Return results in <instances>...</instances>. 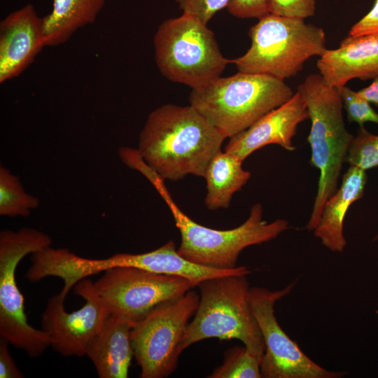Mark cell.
Masks as SVG:
<instances>
[{
  "mask_svg": "<svg viewBox=\"0 0 378 378\" xmlns=\"http://www.w3.org/2000/svg\"><path fill=\"white\" fill-rule=\"evenodd\" d=\"M197 286L199 304L183 337L181 352L206 339H236L261 361L265 344L252 310L247 275L208 279Z\"/></svg>",
  "mask_w": 378,
  "mask_h": 378,
  "instance_id": "cell-5",
  "label": "cell"
},
{
  "mask_svg": "<svg viewBox=\"0 0 378 378\" xmlns=\"http://www.w3.org/2000/svg\"><path fill=\"white\" fill-rule=\"evenodd\" d=\"M37 197L27 193L19 178L5 167H0V215L28 216L38 207Z\"/></svg>",
  "mask_w": 378,
  "mask_h": 378,
  "instance_id": "cell-21",
  "label": "cell"
},
{
  "mask_svg": "<svg viewBox=\"0 0 378 378\" xmlns=\"http://www.w3.org/2000/svg\"><path fill=\"white\" fill-rule=\"evenodd\" d=\"M146 167H146L145 168H146ZM145 168H144V169H145ZM144 169L142 170V174H143V171L144 170Z\"/></svg>",
  "mask_w": 378,
  "mask_h": 378,
  "instance_id": "cell-32",
  "label": "cell"
},
{
  "mask_svg": "<svg viewBox=\"0 0 378 378\" xmlns=\"http://www.w3.org/2000/svg\"><path fill=\"white\" fill-rule=\"evenodd\" d=\"M269 13L305 19L315 13V0H267Z\"/></svg>",
  "mask_w": 378,
  "mask_h": 378,
  "instance_id": "cell-25",
  "label": "cell"
},
{
  "mask_svg": "<svg viewBox=\"0 0 378 378\" xmlns=\"http://www.w3.org/2000/svg\"><path fill=\"white\" fill-rule=\"evenodd\" d=\"M378 33V0H375L372 9L349 30L350 36H360Z\"/></svg>",
  "mask_w": 378,
  "mask_h": 378,
  "instance_id": "cell-28",
  "label": "cell"
},
{
  "mask_svg": "<svg viewBox=\"0 0 378 378\" xmlns=\"http://www.w3.org/2000/svg\"><path fill=\"white\" fill-rule=\"evenodd\" d=\"M148 180L167 204L181 234L178 253L197 265L218 268L237 267L241 251L251 246L270 241L288 229V222L282 218L268 223L263 218L260 204H255L247 219L230 230H217L204 226L187 216L174 202L162 180L156 173Z\"/></svg>",
  "mask_w": 378,
  "mask_h": 378,
  "instance_id": "cell-4",
  "label": "cell"
},
{
  "mask_svg": "<svg viewBox=\"0 0 378 378\" xmlns=\"http://www.w3.org/2000/svg\"><path fill=\"white\" fill-rule=\"evenodd\" d=\"M74 290L85 300L83 306L66 312L65 299L59 293L48 299L41 316V330L48 336L50 346L66 357L85 356L110 314L88 278L79 281Z\"/></svg>",
  "mask_w": 378,
  "mask_h": 378,
  "instance_id": "cell-12",
  "label": "cell"
},
{
  "mask_svg": "<svg viewBox=\"0 0 378 378\" xmlns=\"http://www.w3.org/2000/svg\"><path fill=\"white\" fill-rule=\"evenodd\" d=\"M249 30L251 43L233 59L239 71L265 74L284 80L297 75L312 57L326 50L324 30L304 19L267 13Z\"/></svg>",
  "mask_w": 378,
  "mask_h": 378,
  "instance_id": "cell-6",
  "label": "cell"
},
{
  "mask_svg": "<svg viewBox=\"0 0 378 378\" xmlns=\"http://www.w3.org/2000/svg\"><path fill=\"white\" fill-rule=\"evenodd\" d=\"M231 0H176L183 13L202 22H207L219 10L227 7Z\"/></svg>",
  "mask_w": 378,
  "mask_h": 378,
  "instance_id": "cell-26",
  "label": "cell"
},
{
  "mask_svg": "<svg viewBox=\"0 0 378 378\" xmlns=\"http://www.w3.org/2000/svg\"><path fill=\"white\" fill-rule=\"evenodd\" d=\"M106 0H53L43 18L46 46L66 43L79 29L93 23Z\"/></svg>",
  "mask_w": 378,
  "mask_h": 378,
  "instance_id": "cell-19",
  "label": "cell"
},
{
  "mask_svg": "<svg viewBox=\"0 0 378 378\" xmlns=\"http://www.w3.org/2000/svg\"><path fill=\"white\" fill-rule=\"evenodd\" d=\"M225 137L195 108L164 104L148 115L136 149L162 180L204 177Z\"/></svg>",
  "mask_w": 378,
  "mask_h": 378,
  "instance_id": "cell-1",
  "label": "cell"
},
{
  "mask_svg": "<svg viewBox=\"0 0 378 378\" xmlns=\"http://www.w3.org/2000/svg\"><path fill=\"white\" fill-rule=\"evenodd\" d=\"M346 162L365 171L378 167V135L359 127L350 145Z\"/></svg>",
  "mask_w": 378,
  "mask_h": 378,
  "instance_id": "cell-23",
  "label": "cell"
},
{
  "mask_svg": "<svg viewBox=\"0 0 378 378\" xmlns=\"http://www.w3.org/2000/svg\"><path fill=\"white\" fill-rule=\"evenodd\" d=\"M294 94L283 80L238 71L192 90L189 102L229 139L287 102Z\"/></svg>",
  "mask_w": 378,
  "mask_h": 378,
  "instance_id": "cell-3",
  "label": "cell"
},
{
  "mask_svg": "<svg viewBox=\"0 0 378 378\" xmlns=\"http://www.w3.org/2000/svg\"><path fill=\"white\" fill-rule=\"evenodd\" d=\"M134 324L110 314L85 356L93 363L99 378H127L134 351L130 332Z\"/></svg>",
  "mask_w": 378,
  "mask_h": 378,
  "instance_id": "cell-17",
  "label": "cell"
},
{
  "mask_svg": "<svg viewBox=\"0 0 378 378\" xmlns=\"http://www.w3.org/2000/svg\"><path fill=\"white\" fill-rule=\"evenodd\" d=\"M378 239V232L377 234L374 236V239H373V241H376Z\"/></svg>",
  "mask_w": 378,
  "mask_h": 378,
  "instance_id": "cell-31",
  "label": "cell"
},
{
  "mask_svg": "<svg viewBox=\"0 0 378 378\" xmlns=\"http://www.w3.org/2000/svg\"><path fill=\"white\" fill-rule=\"evenodd\" d=\"M242 163L222 150L210 161L203 177L206 183L204 204L208 209L227 208L233 195L250 179L251 174L242 167Z\"/></svg>",
  "mask_w": 378,
  "mask_h": 378,
  "instance_id": "cell-20",
  "label": "cell"
},
{
  "mask_svg": "<svg viewBox=\"0 0 378 378\" xmlns=\"http://www.w3.org/2000/svg\"><path fill=\"white\" fill-rule=\"evenodd\" d=\"M94 286L110 314L134 324L153 309L193 288L188 279L134 267H117L104 272Z\"/></svg>",
  "mask_w": 378,
  "mask_h": 378,
  "instance_id": "cell-11",
  "label": "cell"
},
{
  "mask_svg": "<svg viewBox=\"0 0 378 378\" xmlns=\"http://www.w3.org/2000/svg\"><path fill=\"white\" fill-rule=\"evenodd\" d=\"M44 47L43 18L32 4L9 13L0 22V83L20 75Z\"/></svg>",
  "mask_w": 378,
  "mask_h": 378,
  "instance_id": "cell-14",
  "label": "cell"
},
{
  "mask_svg": "<svg viewBox=\"0 0 378 378\" xmlns=\"http://www.w3.org/2000/svg\"><path fill=\"white\" fill-rule=\"evenodd\" d=\"M227 8L231 15L242 19H259L269 13L267 0H231Z\"/></svg>",
  "mask_w": 378,
  "mask_h": 378,
  "instance_id": "cell-27",
  "label": "cell"
},
{
  "mask_svg": "<svg viewBox=\"0 0 378 378\" xmlns=\"http://www.w3.org/2000/svg\"><path fill=\"white\" fill-rule=\"evenodd\" d=\"M366 171L349 166L342 176L341 186L324 204L314 236L334 253H342L346 246L344 220L349 207L361 199L365 192Z\"/></svg>",
  "mask_w": 378,
  "mask_h": 378,
  "instance_id": "cell-18",
  "label": "cell"
},
{
  "mask_svg": "<svg viewBox=\"0 0 378 378\" xmlns=\"http://www.w3.org/2000/svg\"><path fill=\"white\" fill-rule=\"evenodd\" d=\"M51 244L48 234L31 227L0 232V337L34 358L50 347V341L41 329H36L27 321L15 272L26 255Z\"/></svg>",
  "mask_w": 378,
  "mask_h": 378,
  "instance_id": "cell-8",
  "label": "cell"
},
{
  "mask_svg": "<svg viewBox=\"0 0 378 378\" xmlns=\"http://www.w3.org/2000/svg\"><path fill=\"white\" fill-rule=\"evenodd\" d=\"M316 66L326 81L338 88L351 79L378 77V33L348 35L337 48L327 49Z\"/></svg>",
  "mask_w": 378,
  "mask_h": 378,
  "instance_id": "cell-16",
  "label": "cell"
},
{
  "mask_svg": "<svg viewBox=\"0 0 378 378\" xmlns=\"http://www.w3.org/2000/svg\"><path fill=\"white\" fill-rule=\"evenodd\" d=\"M305 103L311 128L307 141L312 166L319 171L317 192L306 225L314 231L328 199L337 190L343 164L354 135L346 128L340 89L320 74L307 76L297 88Z\"/></svg>",
  "mask_w": 378,
  "mask_h": 378,
  "instance_id": "cell-2",
  "label": "cell"
},
{
  "mask_svg": "<svg viewBox=\"0 0 378 378\" xmlns=\"http://www.w3.org/2000/svg\"><path fill=\"white\" fill-rule=\"evenodd\" d=\"M339 89L349 122H356L359 127L366 122L378 125V113L368 101L346 85Z\"/></svg>",
  "mask_w": 378,
  "mask_h": 378,
  "instance_id": "cell-24",
  "label": "cell"
},
{
  "mask_svg": "<svg viewBox=\"0 0 378 378\" xmlns=\"http://www.w3.org/2000/svg\"><path fill=\"white\" fill-rule=\"evenodd\" d=\"M309 119L304 102L296 92L290 99L271 111L246 130L229 138L224 150L243 162L253 152L270 145L293 151L298 125Z\"/></svg>",
  "mask_w": 378,
  "mask_h": 378,
  "instance_id": "cell-15",
  "label": "cell"
},
{
  "mask_svg": "<svg viewBox=\"0 0 378 378\" xmlns=\"http://www.w3.org/2000/svg\"><path fill=\"white\" fill-rule=\"evenodd\" d=\"M207 377L261 378L260 360L244 345L234 346L225 352L222 365Z\"/></svg>",
  "mask_w": 378,
  "mask_h": 378,
  "instance_id": "cell-22",
  "label": "cell"
},
{
  "mask_svg": "<svg viewBox=\"0 0 378 378\" xmlns=\"http://www.w3.org/2000/svg\"><path fill=\"white\" fill-rule=\"evenodd\" d=\"M357 93L378 108V77L374 78L370 85L360 90Z\"/></svg>",
  "mask_w": 378,
  "mask_h": 378,
  "instance_id": "cell-30",
  "label": "cell"
},
{
  "mask_svg": "<svg viewBox=\"0 0 378 378\" xmlns=\"http://www.w3.org/2000/svg\"><path fill=\"white\" fill-rule=\"evenodd\" d=\"M296 281L282 289L271 290L251 287L249 295L253 314L261 331L265 351L260 361L263 378H341L346 371L323 368L309 357L284 332L274 314L276 302L291 293Z\"/></svg>",
  "mask_w": 378,
  "mask_h": 378,
  "instance_id": "cell-10",
  "label": "cell"
},
{
  "mask_svg": "<svg viewBox=\"0 0 378 378\" xmlns=\"http://www.w3.org/2000/svg\"><path fill=\"white\" fill-rule=\"evenodd\" d=\"M117 267H134L150 272L178 276L189 280L194 286L208 279L232 274L248 275L251 271L244 266L218 269L197 265L181 256L173 240L162 246L143 253H117L104 259L86 258L84 272L92 276Z\"/></svg>",
  "mask_w": 378,
  "mask_h": 378,
  "instance_id": "cell-13",
  "label": "cell"
},
{
  "mask_svg": "<svg viewBox=\"0 0 378 378\" xmlns=\"http://www.w3.org/2000/svg\"><path fill=\"white\" fill-rule=\"evenodd\" d=\"M6 340H0V378H22L24 374L12 358Z\"/></svg>",
  "mask_w": 378,
  "mask_h": 378,
  "instance_id": "cell-29",
  "label": "cell"
},
{
  "mask_svg": "<svg viewBox=\"0 0 378 378\" xmlns=\"http://www.w3.org/2000/svg\"><path fill=\"white\" fill-rule=\"evenodd\" d=\"M155 60L168 80L199 89L220 76L230 59L206 24L183 13L163 21L154 37Z\"/></svg>",
  "mask_w": 378,
  "mask_h": 378,
  "instance_id": "cell-7",
  "label": "cell"
},
{
  "mask_svg": "<svg viewBox=\"0 0 378 378\" xmlns=\"http://www.w3.org/2000/svg\"><path fill=\"white\" fill-rule=\"evenodd\" d=\"M199 300L190 290L160 304L133 326L131 342L141 378L167 377L176 369L180 344Z\"/></svg>",
  "mask_w": 378,
  "mask_h": 378,
  "instance_id": "cell-9",
  "label": "cell"
}]
</instances>
